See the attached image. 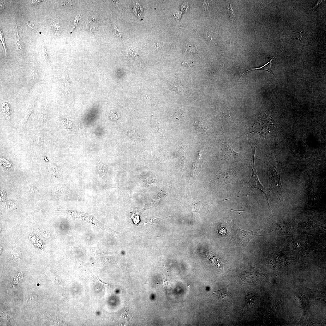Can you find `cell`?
Listing matches in <instances>:
<instances>
[{
	"mask_svg": "<svg viewBox=\"0 0 326 326\" xmlns=\"http://www.w3.org/2000/svg\"><path fill=\"white\" fill-rule=\"evenodd\" d=\"M27 24L28 26L31 29H32V30H34V31L38 32L37 29L36 28L35 26V25L33 24L32 23H27Z\"/></svg>",
	"mask_w": 326,
	"mask_h": 326,
	"instance_id": "83f0119b",
	"label": "cell"
},
{
	"mask_svg": "<svg viewBox=\"0 0 326 326\" xmlns=\"http://www.w3.org/2000/svg\"><path fill=\"white\" fill-rule=\"evenodd\" d=\"M5 7V5H4V3H3L2 2H1V9H4Z\"/></svg>",
	"mask_w": 326,
	"mask_h": 326,
	"instance_id": "f546056e",
	"label": "cell"
},
{
	"mask_svg": "<svg viewBox=\"0 0 326 326\" xmlns=\"http://www.w3.org/2000/svg\"><path fill=\"white\" fill-rule=\"evenodd\" d=\"M185 48L186 51H188L189 52H195V48L192 45H187L186 46Z\"/></svg>",
	"mask_w": 326,
	"mask_h": 326,
	"instance_id": "d4e9b609",
	"label": "cell"
},
{
	"mask_svg": "<svg viewBox=\"0 0 326 326\" xmlns=\"http://www.w3.org/2000/svg\"><path fill=\"white\" fill-rule=\"evenodd\" d=\"M227 10L231 20L232 22H235L236 21V17L233 9L232 8L231 4H228L227 7Z\"/></svg>",
	"mask_w": 326,
	"mask_h": 326,
	"instance_id": "ffe728a7",
	"label": "cell"
},
{
	"mask_svg": "<svg viewBox=\"0 0 326 326\" xmlns=\"http://www.w3.org/2000/svg\"><path fill=\"white\" fill-rule=\"evenodd\" d=\"M252 169L253 171L252 175L250 180L248 182L249 185L251 187V189L252 188H257L264 193L268 203L269 200L267 193L265 192V189L261 184L259 180L255 169L254 161H252Z\"/></svg>",
	"mask_w": 326,
	"mask_h": 326,
	"instance_id": "277c9868",
	"label": "cell"
},
{
	"mask_svg": "<svg viewBox=\"0 0 326 326\" xmlns=\"http://www.w3.org/2000/svg\"><path fill=\"white\" fill-rule=\"evenodd\" d=\"M15 29L16 40L17 45V51L20 53H23L24 50V45L23 41L19 35L16 24L15 25Z\"/></svg>",
	"mask_w": 326,
	"mask_h": 326,
	"instance_id": "9c48e42d",
	"label": "cell"
},
{
	"mask_svg": "<svg viewBox=\"0 0 326 326\" xmlns=\"http://www.w3.org/2000/svg\"><path fill=\"white\" fill-rule=\"evenodd\" d=\"M210 7L209 4L204 2L202 6V8L203 11H205L208 9Z\"/></svg>",
	"mask_w": 326,
	"mask_h": 326,
	"instance_id": "484cf974",
	"label": "cell"
},
{
	"mask_svg": "<svg viewBox=\"0 0 326 326\" xmlns=\"http://www.w3.org/2000/svg\"><path fill=\"white\" fill-rule=\"evenodd\" d=\"M51 27L55 34L57 36L60 35L62 30L60 24L56 21H53L51 24Z\"/></svg>",
	"mask_w": 326,
	"mask_h": 326,
	"instance_id": "2e32d148",
	"label": "cell"
},
{
	"mask_svg": "<svg viewBox=\"0 0 326 326\" xmlns=\"http://www.w3.org/2000/svg\"><path fill=\"white\" fill-rule=\"evenodd\" d=\"M190 203L193 211L195 212H199L205 206L203 203L200 201H191Z\"/></svg>",
	"mask_w": 326,
	"mask_h": 326,
	"instance_id": "5bb4252c",
	"label": "cell"
},
{
	"mask_svg": "<svg viewBox=\"0 0 326 326\" xmlns=\"http://www.w3.org/2000/svg\"><path fill=\"white\" fill-rule=\"evenodd\" d=\"M223 149L225 158L227 160L241 161L243 160L242 154L235 151L228 144L225 143L223 144Z\"/></svg>",
	"mask_w": 326,
	"mask_h": 326,
	"instance_id": "3957f363",
	"label": "cell"
},
{
	"mask_svg": "<svg viewBox=\"0 0 326 326\" xmlns=\"http://www.w3.org/2000/svg\"><path fill=\"white\" fill-rule=\"evenodd\" d=\"M42 2V1H32V3L33 5L35 6L40 4Z\"/></svg>",
	"mask_w": 326,
	"mask_h": 326,
	"instance_id": "f1b7e54d",
	"label": "cell"
},
{
	"mask_svg": "<svg viewBox=\"0 0 326 326\" xmlns=\"http://www.w3.org/2000/svg\"><path fill=\"white\" fill-rule=\"evenodd\" d=\"M257 298L256 296L251 294H248L246 295L245 304L244 307L254 304L257 300Z\"/></svg>",
	"mask_w": 326,
	"mask_h": 326,
	"instance_id": "9a60e30c",
	"label": "cell"
},
{
	"mask_svg": "<svg viewBox=\"0 0 326 326\" xmlns=\"http://www.w3.org/2000/svg\"><path fill=\"white\" fill-rule=\"evenodd\" d=\"M126 53L129 56L133 58L137 57L139 56L138 52L133 49H128L126 50Z\"/></svg>",
	"mask_w": 326,
	"mask_h": 326,
	"instance_id": "ac0fdd59",
	"label": "cell"
},
{
	"mask_svg": "<svg viewBox=\"0 0 326 326\" xmlns=\"http://www.w3.org/2000/svg\"><path fill=\"white\" fill-rule=\"evenodd\" d=\"M41 76L40 70L34 64L29 75L28 85L29 88L32 87L39 80Z\"/></svg>",
	"mask_w": 326,
	"mask_h": 326,
	"instance_id": "5b68a950",
	"label": "cell"
},
{
	"mask_svg": "<svg viewBox=\"0 0 326 326\" xmlns=\"http://www.w3.org/2000/svg\"><path fill=\"white\" fill-rule=\"evenodd\" d=\"M35 138V142L39 145H42L44 142L43 135L41 132H38L36 135Z\"/></svg>",
	"mask_w": 326,
	"mask_h": 326,
	"instance_id": "e0dca14e",
	"label": "cell"
},
{
	"mask_svg": "<svg viewBox=\"0 0 326 326\" xmlns=\"http://www.w3.org/2000/svg\"><path fill=\"white\" fill-rule=\"evenodd\" d=\"M303 240L301 239H297L292 241L289 245V250H295L302 253L309 252L315 248L312 242L310 241L309 239H306Z\"/></svg>",
	"mask_w": 326,
	"mask_h": 326,
	"instance_id": "7a4b0ae2",
	"label": "cell"
},
{
	"mask_svg": "<svg viewBox=\"0 0 326 326\" xmlns=\"http://www.w3.org/2000/svg\"><path fill=\"white\" fill-rule=\"evenodd\" d=\"M42 45L43 47L42 54H43V57L45 59L47 63L49 64V58L48 57L47 51L46 50V48H45V46L43 44Z\"/></svg>",
	"mask_w": 326,
	"mask_h": 326,
	"instance_id": "44dd1931",
	"label": "cell"
},
{
	"mask_svg": "<svg viewBox=\"0 0 326 326\" xmlns=\"http://www.w3.org/2000/svg\"><path fill=\"white\" fill-rule=\"evenodd\" d=\"M164 44V43L160 41H157L154 43V46L155 50H158L160 47H162Z\"/></svg>",
	"mask_w": 326,
	"mask_h": 326,
	"instance_id": "603a6c76",
	"label": "cell"
},
{
	"mask_svg": "<svg viewBox=\"0 0 326 326\" xmlns=\"http://www.w3.org/2000/svg\"><path fill=\"white\" fill-rule=\"evenodd\" d=\"M61 86L65 93L67 96L72 94V89L70 80L68 74L64 73L62 75L61 80Z\"/></svg>",
	"mask_w": 326,
	"mask_h": 326,
	"instance_id": "8992f818",
	"label": "cell"
},
{
	"mask_svg": "<svg viewBox=\"0 0 326 326\" xmlns=\"http://www.w3.org/2000/svg\"><path fill=\"white\" fill-rule=\"evenodd\" d=\"M48 115L47 105H45L42 108L39 117V121L41 123L44 124L47 122V120Z\"/></svg>",
	"mask_w": 326,
	"mask_h": 326,
	"instance_id": "8fae6325",
	"label": "cell"
},
{
	"mask_svg": "<svg viewBox=\"0 0 326 326\" xmlns=\"http://www.w3.org/2000/svg\"><path fill=\"white\" fill-rule=\"evenodd\" d=\"M229 286V285H228L221 290L214 291L213 294L221 299L228 297L232 298L233 297L230 295L228 290Z\"/></svg>",
	"mask_w": 326,
	"mask_h": 326,
	"instance_id": "30bf717a",
	"label": "cell"
},
{
	"mask_svg": "<svg viewBox=\"0 0 326 326\" xmlns=\"http://www.w3.org/2000/svg\"><path fill=\"white\" fill-rule=\"evenodd\" d=\"M193 62L191 61H184L182 62L183 66L187 67H191L193 66Z\"/></svg>",
	"mask_w": 326,
	"mask_h": 326,
	"instance_id": "cb8c5ba5",
	"label": "cell"
},
{
	"mask_svg": "<svg viewBox=\"0 0 326 326\" xmlns=\"http://www.w3.org/2000/svg\"><path fill=\"white\" fill-rule=\"evenodd\" d=\"M81 18V17L80 15H79L77 16L75 18L72 25L71 31L70 32L71 33H72L73 32V31L75 29V28L76 27L78 24V23L80 20Z\"/></svg>",
	"mask_w": 326,
	"mask_h": 326,
	"instance_id": "7402d4cb",
	"label": "cell"
},
{
	"mask_svg": "<svg viewBox=\"0 0 326 326\" xmlns=\"http://www.w3.org/2000/svg\"><path fill=\"white\" fill-rule=\"evenodd\" d=\"M2 31L1 30V40L2 42V44H3V45H4V47L5 54H6L7 53V48H6L5 45V42H4V38H3V36L2 35Z\"/></svg>",
	"mask_w": 326,
	"mask_h": 326,
	"instance_id": "4316f807",
	"label": "cell"
},
{
	"mask_svg": "<svg viewBox=\"0 0 326 326\" xmlns=\"http://www.w3.org/2000/svg\"><path fill=\"white\" fill-rule=\"evenodd\" d=\"M275 56L271 59V60L269 62H268L267 63L265 64H264V66H262V67H260L258 68L253 69H250V70H248L247 71L245 72H244V73H243L241 75V76H240V78H239L240 79L242 77V76H243L246 73H247V72H248L251 71H254V70H264L268 71L271 74H273V75H275L273 73V71L272 70V69L271 67V63L272 62V61L275 58Z\"/></svg>",
	"mask_w": 326,
	"mask_h": 326,
	"instance_id": "ba28073f",
	"label": "cell"
},
{
	"mask_svg": "<svg viewBox=\"0 0 326 326\" xmlns=\"http://www.w3.org/2000/svg\"><path fill=\"white\" fill-rule=\"evenodd\" d=\"M97 20L94 17L92 16L90 18L88 19L86 27L88 30L91 31L95 30L96 28L97 27Z\"/></svg>",
	"mask_w": 326,
	"mask_h": 326,
	"instance_id": "7c38bea8",
	"label": "cell"
},
{
	"mask_svg": "<svg viewBox=\"0 0 326 326\" xmlns=\"http://www.w3.org/2000/svg\"><path fill=\"white\" fill-rule=\"evenodd\" d=\"M204 148H203L200 151L197 160L193 164V171L196 174L195 175L198 174L199 173L201 157L204 152Z\"/></svg>",
	"mask_w": 326,
	"mask_h": 326,
	"instance_id": "4fadbf2b",
	"label": "cell"
},
{
	"mask_svg": "<svg viewBox=\"0 0 326 326\" xmlns=\"http://www.w3.org/2000/svg\"><path fill=\"white\" fill-rule=\"evenodd\" d=\"M112 24L114 35L117 37H121L122 36L121 32L117 28L115 22L112 21Z\"/></svg>",
	"mask_w": 326,
	"mask_h": 326,
	"instance_id": "d6986e66",
	"label": "cell"
},
{
	"mask_svg": "<svg viewBox=\"0 0 326 326\" xmlns=\"http://www.w3.org/2000/svg\"><path fill=\"white\" fill-rule=\"evenodd\" d=\"M38 97L35 98L28 105L25 111L23 123H26L31 114L34 111L37 101Z\"/></svg>",
	"mask_w": 326,
	"mask_h": 326,
	"instance_id": "52a82bcc",
	"label": "cell"
},
{
	"mask_svg": "<svg viewBox=\"0 0 326 326\" xmlns=\"http://www.w3.org/2000/svg\"><path fill=\"white\" fill-rule=\"evenodd\" d=\"M259 230L245 231L240 229L236 224L233 228V238L240 244L247 245L255 237L260 236L258 234Z\"/></svg>",
	"mask_w": 326,
	"mask_h": 326,
	"instance_id": "6da1fadb",
	"label": "cell"
}]
</instances>
